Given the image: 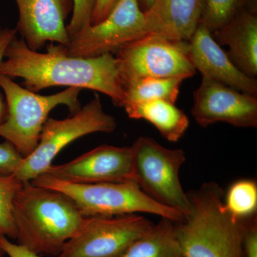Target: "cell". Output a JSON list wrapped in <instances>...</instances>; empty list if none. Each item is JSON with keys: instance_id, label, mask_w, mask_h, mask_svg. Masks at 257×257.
I'll return each mask as SVG.
<instances>
[{"instance_id": "14", "label": "cell", "mask_w": 257, "mask_h": 257, "mask_svg": "<svg viewBox=\"0 0 257 257\" xmlns=\"http://www.w3.org/2000/svg\"><path fill=\"white\" fill-rule=\"evenodd\" d=\"M187 55L196 70L204 77L239 92L256 96V79L248 77L235 66L202 23H199L187 42Z\"/></svg>"}, {"instance_id": "22", "label": "cell", "mask_w": 257, "mask_h": 257, "mask_svg": "<svg viewBox=\"0 0 257 257\" xmlns=\"http://www.w3.org/2000/svg\"><path fill=\"white\" fill-rule=\"evenodd\" d=\"M22 185L14 175H0V234L8 239H17L13 202Z\"/></svg>"}, {"instance_id": "6", "label": "cell", "mask_w": 257, "mask_h": 257, "mask_svg": "<svg viewBox=\"0 0 257 257\" xmlns=\"http://www.w3.org/2000/svg\"><path fill=\"white\" fill-rule=\"evenodd\" d=\"M116 126V119L104 111L100 98L95 94L94 99L69 117L48 118L36 148L23 159L13 175L23 183L31 182L45 174L55 157L69 144L90 134L113 133Z\"/></svg>"}, {"instance_id": "30", "label": "cell", "mask_w": 257, "mask_h": 257, "mask_svg": "<svg viewBox=\"0 0 257 257\" xmlns=\"http://www.w3.org/2000/svg\"><path fill=\"white\" fill-rule=\"evenodd\" d=\"M5 255L6 254H5L4 250H3V248L0 246V257H5Z\"/></svg>"}, {"instance_id": "23", "label": "cell", "mask_w": 257, "mask_h": 257, "mask_svg": "<svg viewBox=\"0 0 257 257\" xmlns=\"http://www.w3.org/2000/svg\"><path fill=\"white\" fill-rule=\"evenodd\" d=\"M96 0H73V10L67 25L70 40L84 28L90 25Z\"/></svg>"}, {"instance_id": "19", "label": "cell", "mask_w": 257, "mask_h": 257, "mask_svg": "<svg viewBox=\"0 0 257 257\" xmlns=\"http://www.w3.org/2000/svg\"><path fill=\"white\" fill-rule=\"evenodd\" d=\"M184 79L145 78L124 87V99L121 107L130 104L163 99L175 104Z\"/></svg>"}, {"instance_id": "9", "label": "cell", "mask_w": 257, "mask_h": 257, "mask_svg": "<svg viewBox=\"0 0 257 257\" xmlns=\"http://www.w3.org/2000/svg\"><path fill=\"white\" fill-rule=\"evenodd\" d=\"M147 34L146 17L138 0H119L102 22L84 28L67 45H56L65 55L90 58L114 55L121 47Z\"/></svg>"}, {"instance_id": "25", "label": "cell", "mask_w": 257, "mask_h": 257, "mask_svg": "<svg viewBox=\"0 0 257 257\" xmlns=\"http://www.w3.org/2000/svg\"><path fill=\"white\" fill-rule=\"evenodd\" d=\"M15 28H3L0 26V64L4 59L5 52L10 44L17 37ZM7 106L4 99L0 94V123L3 122L7 117Z\"/></svg>"}, {"instance_id": "8", "label": "cell", "mask_w": 257, "mask_h": 257, "mask_svg": "<svg viewBox=\"0 0 257 257\" xmlns=\"http://www.w3.org/2000/svg\"><path fill=\"white\" fill-rule=\"evenodd\" d=\"M123 87L145 78L187 79L196 74L187 55V42L149 33L114 54Z\"/></svg>"}, {"instance_id": "10", "label": "cell", "mask_w": 257, "mask_h": 257, "mask_svg": "<svg viewBox=\"0 0 257 257\" xmlns=\"http://www.w3.org/2000/svg\"><path fill=\"white\" fill-rule=\"evenodd\" d=\"M153 224L139 214L87 218L57 257H119Z\"/></svg>"}, {"instance_id": "13", "label": "cell", "mask_w": 257, "mask_h": 257, "mask_svg": "<svg viewBox=\"0 0 257 257\" xmlns=\"http://www.w3.org/2000/svg\"><path fill=\"white\" fill-rule=\"evenodd\" d=\"M19 19L17 32L32 50L47 42L67 45L70 42L66 21L73 10V0H15Z\"/></svg>"}, {"instance_id": "11", "label": "cell", "mask_w": 257, "mask_h": 257, "mask_svg": "<svg viewBox=\"0 0 257 257\" xmlns=\"http://www.w3.org/2000/svg\"><path fill=\"white\" fill-rule=\"evenodd\" d=\"M192 113L202 127L224 122L236 127L256 128L257 98L202 76L194 91Z\"/></svg>"}, {"instance_id": "16", "label": "cell", "mask_w": 257, "mask_h": 257, "mask_svg": "<svg viewBox=\"0 0 257 257\" xmlns=\"http://www.w3.org/2000/svg\"><path fill=\"white\" fill-rule=\"evenodd\" d=\"M219 45L229 47L233 63L243 74L254 79L257 75V18L242 10L227 25L212 33Z\"/></svg>"}, {"instance_id": "21", "label": "cell", "mask_w": 257, "mask_h": 257, "mask_svg": "<svg viewBox=\"0 0 257 257\" xmlns=\"http://www.w3.org/2000/svg\"><path fill=\"white\" fill-rule=\"evenodd\" d=\"M245 3L246 0H204L200 23L214 33L242 11Z\"/></svg>"}, {"instance_id": "5", "label": "cell", "mask_w": 257, "mask_h": 257, "mask_svg": "<svg viewBox=\"0 0 257 257\" xmlns=\"http://www.w3.org/2000/svg\"><path fill=\"white\" fill-rule=\"evenodd\" d=\"M0 87L5 93L8 111L6 119L0 123V137L12 144L24 158L36 148L51 111L65 105L73 114L81 108L79 88L40 95L3 74H0Z\"/></svg>"}, {"instance_id": "20", "label": "cell", "mask_w": 257, "mask_h": 257, "mask_svg": "<svg viewBox=\"0 0 257 257\" xmlns=\"http://www.w3.org/2000/svg\"><path fill=\"white\" fill-rule=\"evenodd\" d=\"M224 207L235 219L246 221L255 217L257 211V184L242 179L230 185L224 199Z\"/></svg>"}, {"instance_id": "2", "label": "cell", "mask_w": 257, "mask_h": 257, "mask_svg": "<svg viewBox=\"0 0 257 257\" xmlns=\"http://www.w3.org/2000/svg\"><path fill=\"white\" fill-rule=\"evenodd\" d=\"M17 241L39 255L57 256L87 217L58 191L23 182L13 202Z\"/></svg>"}, {"instance_id": "4", "label": "cell", "mask_w": 257, "mask_h": 257, "mask_svg": "<svg viewBox=\"0 0 257 257\" xmlns=\"http://www.w3.org/2000/svg\"><path fill=\"white\" fill-rule=\"evenodd\" d=\"M32 184L58 191L68 197L84 217L154 214L174 222L183 220L180 211L166 207L147 195L133 181L75 184L41 175Z\"/></svg>"}, {"instance_id": "3", "label": "cell", "mask_w": 257, "mask_h": 257, "mask_svg": "<svg viewBox=\"0 0 257 257\" xmlns=\"http://www.w3.org/2000/svg\"><path fill=\"white\" fill-rule=\"evenodd\" d=\"M187 194L188 212L183 220L175 222L184 257H244L243 233L251 219L238 220L228 212L224 191L215 182L203 184Z\"/></svg>"}, {"instance_id": "29", "label": "cell", "mask_w": 257, "mask_h": 257, "mask_svg": "<svg viewBox=\"0 0 257 257\" xmlns=\"http://www.w3.org/2000/svg\"><path fill=\"white\" fill-rule=\"evenodd\" d=\"M155 2H156V0H138L140 8L144 13H147L148 10L151 9Z\"/></svg>"}, {"instance_id": "24", "label": "cell", "mask_w": 257, "mask_h": 257, "mask_svg": "<svg viewBox=\"0 0 257 257\" xmlns=\"http://www.w3.org/2000/svg\"><path fill=\"white\" fill-rule=\"evenodd\" d=\"M24 157L12 144H0V175H13L23 162Z\"/></svg>"}, {"instance_id": "26", "label": "cell", "mask_w": 257, "mask_h": 257, "mask_svg": "<svg viewBox=\"0 0 257 257\" xmlns=\"http://www.w3.org/2000/svg\"><path fill=\"white\" fill-rule=\"evenodd\" d=\"M244 257H257V221L256 217L248 221L243 236Z\"/></svg>"}, {"instance_id": "1", "label": "cell", "mask_w": 257, "mask_h": 257, "mask_svg": "<svg viewBox=\"0 0 257 257\" xmlns=\"http://www.w3.org/2000/svg\"><path fill=\"white\" fill-rule=\"evenodd\" d=\"M0 64V74L23 79L24 87L34 92L52 87L91 89L109 96L121 107L124 89L112 54L90 58L72 57L50 43L47 52L29 48L17 37L10 44Z\"/></svg>"}, {"instance_id": "27", "label": "cell", "mask_w": 257, "mask_h": 257, "mask_svg": "<svg viewBox=\"0 0 257 257\" xmlns=\"http://www.w3.org/2000/svg\"><path fill=\"white\" fill-rule=\"evenodd\" d=\"M0 246L9 257H40V255L20 243L12 242L8 237L0 234Z\"/></svg>"}, {"instance_id": "12", "label": "cell", "mask_w": 257, "mask_h": 257, "mask_svg": "<svg viewBox=\"0 0 257 257\" xmlns=\"http://www.w3.org/2000/svg\"><path fill=\"white\" fill-rule=\"evenodd\" d=\"M45 174L75 184L133 181L132 148L101 145L67 163L52 165Z\"/></svg>"}, {"instance_id": "17", "label": "cell", "mask_w": 257, "mask_h": 257, "mask_svg": "<svg viewBox=\"0 0 257 257\" xmlns=\"http://www.w3.org/2000/svg\"><path fill=\"white\" fill-rule=\"evenodd\" d=\"M123 108L130 119L146 120L171 143L178 142L189 126L187 115L174 103L163 99L127 104Z\"/></svg>"}, {"instance_id": "7", "label": "cell", "mask_w": 257, "mask_h": 257, "mask_svg": "<svg viewBox=\"0 0 257 257\" xmlns=\"http://www.w3.org/2000/svg\"><path fill=\"white\" fill-rule=\"evenodd\" d=\"M131 148L133 182L154 200L185 216L189 201L179 178L185 152L166 148L148 137L139 138Z\"/></svg>"}, {"instance_id": "15", "label": "cell", "mask_w": 257, "mask_h": 257, "mask_svg": "<svg viewBox=\"0 0 257 257\" xmlns=\"http://www.w3.org/2000/svg\"><path fill=\"white\" fill-rule=\"evenodd\" d=\"M204 0H156L145 13L147 32L188 42L200 23Z\"/></svg>"}, {"instance_id": "28", "label": "cell", "mask_w": 257, "mask_h": 257, "mask_svg": "<svg viewBox=\"0 0 257 257\" xmlns=\"http://www.w3.org/2000/svg\"><path fill=\"white\" fill-rule=\"evenodd\" d=\"M119 0H96L93 10L90 25H96L102 22L114 9Z\"/></svg>"}, {"instance_id": "18", "label": "cell", "mask_w": 257, "mask_h": 257, "mask_svg": "<svg viewBox=\"0 0 257 257\" xmlns=\"http://www.w3.org/2000/svg\"><path fill=\"white\" fill-rule=\"evenodd\" d=\"M119 257H184L176 237L175 222L161 218Z\"/></svg>"}]
</instances>
